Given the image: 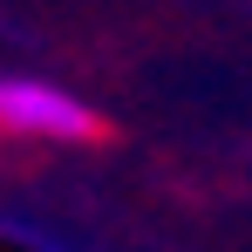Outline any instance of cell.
<instances>
[{"instance_id":"6da1fadb","label":"cell","mask_w":252,"mask_h":252,"mask_svg":"<svg viewBox=\"0 0 252 252\" xmlns=\"http://www.w3.org/2000/svg\"><path fill=\"white\" fill-rule=\"evenodd\" d=\"M0 129L14 136H55V143H89L102 136V116L75 102L55 82H28V75H0Z\"/></svg>"}]
</instances>
